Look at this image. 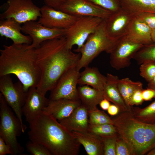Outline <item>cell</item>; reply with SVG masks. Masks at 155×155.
I'll return each mask as SVG.
<instances>
[{
  "label": "cell",
  "instance_id": "obj_1",
  "mask_svg": "<svg viewBox=\"0 0 155 155\" xmlns=\"http://www.w3.org/2000/svg\"><path fill=\"white\" fill-rule=\"evenodd\" d=\"M36 62L41 75L36 88L45 95L51 91L62 75L77 65L81 57L66 46L65 36L47 40L35 48Z\"/></svg>",
  "mask_w": 155,
  "mask_h": 155
},
{
  "label": "cell",
  "instance_id": "obj_2",
  "mask_svg": "<svg viewBox=\"0 0 155 155\" xmlns=\"http://www.w3.org/2000/svg\"><path fill=\"white\" fill-rule=\"evenodd\" d=\"M30 141L41 144L52 155H78L81 144L72 132L53 116L43 113L28 122Z\"/></svg>",
  "mask_w": 155,
  "mask_h": 155
},
{
  "label": "cell",
  "instance_id": "obj_3",
  "mask_svg": "<svg viewBox=\"0 0 155 155\" xmlns=\"http://www.w3.org/2000/svg\"><path fill=\"white\" fill-rule=\"evenodd\" d=\"M0 50V77L15 75L28 92L36 87L40 80L41 72L37 65L35 49L30 44L4 45Z\"/></svg>",
  "mask_w": 155,
  "mask_h": 155
},
{
  "label": "cell",
  "instance_id": "obj_4",
  "mask_svg": "<svg viewBox=\"0 0 155 155\" xmlns=\"http://www.w3.org/2000/svg\"><path fill=\"white\" fill-rule=\"evenodd\" d=\"M119 135L127 143L133 155L146 154L155 147V125L139 121L131 111L111 117Z\"/></svg>",
  "mask_w": 155,
  "mask_h": 155
},
{
  "label": "cell",
  "instance_id": "obj_5",
  "mask_svg": "<svg viewBox=\"0 0 155 155\" xmlns=\"http://www.w3.org/2000/svg\"><path fill=\"white\" fill-rule=\"evenodd\" d=\"M117 41L112 40L108 36L104 20L96 31L89 36L83 46L75 50V51L81 54L77 65L78 69L80 70L88 66L93 60L103 52L110 54Z\"/></svg>",
  "mask_w": 155,
  "mask_h": 155
},
{
  "label": "cell",
  "instance_id": "obj_6",
  "mask_svg": "<svg viewBox=\"0 0 155 155\" xmlns=\"http://www.w3.org/2000/svg\"><path fill=\"white\" fill-rule=\"evenodd\" d=\"M11 109L0 93V137L10 146L13 155H22L24 149L18 142L17 138L26 130Z\"/></svg>",
  "mask_w": 155,
  "mask_h": 155
},
{
  "label": "cell",
  "instance_id": "obj_7",
  "mask_svg": "<svg viewBox=\"0 0 155 155\" xmlns=\"http://www.w3.org/2000/svg\"><path fill=\"white\" fill-rule=\"evenodd\" d=\"M0 91L26 130L27 127L23 121L22 108L27 92L25 90L23 84L19 81L14 83L10 75L0 76Z\"/></svg>",
  "mask_w": 155,
  "mask_h": 155
},
{
  "label": "cell",
  "instance_id": "obj_8",
  "mask_svg": "<svg viewBox=\"0 0 155 155\" xmlns=\"http://www.w3.org/2000/svg\"><path fill=\"white\" fill-rule=\"evenodd\" d=\"M104 19L99 17L81 16L69 28L66 29L65 36L66 46L71 49L74 45L77 49L82 47L89 36L94 32Z\"/></svg>",
  "mask_w": 155,
  "mask_h": 155
},
{
  "label": "cell",
  "instance_id": "obj_9",
  "mask_svg": "<svg viewBox=\"0 0 155 155\" xmlns=\"http://www.w3.org/2000/svg\"><path fill=\"white\" fill-rule=\"evenodd\" d=\"M6 9L0 14V19H13L20 24L36 21L41 16L40 8L32 0H8Z\"/></svg>",
  "mask_w": 155,
  "mask_h": 155
},
{
  "label": "cell",
  "instance_id": "obj_10",
  "mask_svg": "<svg viewBox=\"0 0 155 155\" xmlns=\"http://www.w3.org/2000/svg\"><path fill=\"white\" fill-rule=\"evenodd\" d=\"M80 71L76 66L65 72L50 91L49 99L80 100L77 87Z\"/></svg>",
  "mask_w": 155,
  "mask_h": 155
},
{
  "label": "cell",
  "instance_id": "obj_11",
  "mask_svg": "<svg viewBox=\"0 0 155 155\" xmlns=\"http://www.w3.org/2000/svg\"><path fill=\"white\" fill-rule=\"evenodd\" d=\"M144 45L127 38L125 36L119 39L110 54V63L117 70L129 67L131 60Z\"/></svg>",
  "mask_w": 155,
  "mask_h": 155
},
{
  "label": "cell",
  "instance_id": "obj_12",
  "mask_svg": "<svg viewBox=\"0 0 155 155\" xmlns=\"http://www.w3.org/2000/svg\"><path fill=\"white\" fill-rule=\"evenodd\" d=\"M135 16V12L122 7L117 11L111 13L108 18L104 20L108 36L115 41L125 36Z\"/></svg>",
  "mask_w": 155,
  "mask_h": 155
},
{
  "label": "cell",
  "instance_id": "obj_13",
  "mask_svg": "<svg viewBox=\"0 0 155 155\" xmlns=\"http://www.w3.org/2000/svg\"><path fill=\"white\" fill-rule=\"evenodd\" d=\"M59 10L73 16L108 18L111 13L88 0H65Z\"/></svg>",
  "mask_w": 155,
  "mask_h": 155
},
{
  "label": "cell",
  "instance_id": "obj_14",
  "mask_svg": "<svg viewBox=\"0 0 155 155\" xmlns=\"http://www.w3.org/2000/svg\"><path fill=\"white\" fill-rule=\"evenodd\" d=\"M66 30L65 29L49 28L35 21L27 22L22 26V31L28 35L32 39L30 46L35 49L45 41L64 36Z\"/></svg>",
  "mask_w": 155,
  "mask_h": 155
},
{
  "label": "cell",
  "instance_id": "obj_15",
  "mask_svg": "<svg viewBox=\"0 0 155 155\" xmlns=\"http://www.w3.org/2000/svg\"><path fill=\"white\" fill-rule=\"evenodd\" d=\"M40 11L38 22L50 28L67 29L81 17L70 15L45 5L40 7Z\"/></svg>",
  "mask_w": 155,
  "mask_h": 155
},
{
  "label": "cell",
  "instance_id": "obj_16",
  "mask_svg": "<svg viewBox=\"0 0 155 155\" xmlns=\"http://www.w3.org/2000/svg\"><path fill=\"white\" fill-rule=\"evenodd\" d=\"M49 99L40 92L36 87L28 90L24 104L22 108L23 114L29 122L43 112Z\"/></svg>",
  "mask_w": 155,
  "mask_h": 155
},
{
  "label": "cell",
  "instance_id": "obj_17",
  "mask_svg": "<svg viewBox=\"0 0 155 155\" xmlns=\"http://www.w3.org/2000/svg\"><path fill=\"white\" fill-rule=\"evenodd\" d=\"M81 104V100L66 99L49 100L43 112L53 116L58 121L69 116Z\"/></svg>",
  "mask_w": 155,
  "mask_h": 155
},
{
  "label": "cell",
  "instance_id": "obj_18",
  "mask_svg": "<svg viewBox=\"0 0 155 155\" xmlns=\"http://www.w3.org/2000/svg\"><path fill=\"white\" fill-rule=\"evenodd\" d=\"M21 24L12 18L1 20L0 21V34L1 36L10 39L16 44H30V37L23 34Z\"/></svg>",
  "mask_w": 155,
  "mask_h": 155
},
{
  "label": "cell",
  "instance_id": "obj_19",
  "mask_svg": "<svg viewBox=\"0 0 155 155\" xmlns=\"http://www.w3.org/2000/svg\"><path fill=\"white\" fill-rule=\"evenodd\" d=\"M58 121L71 132L87 131L89 125L88 111L81 104L69 116Z\"/></svg>",
  "mask_w": 155,
  "mask_h": 155
},
{
  "label": "cell",
  "instance_id": "obj_20",
  "mask_svg": "<svg viewBox=\"0 0 155 155\" xmlns=\"http://www.w3.org/2000/svg\"><path fill=\"white\" fill-rule=\"evenodd\" d=\"M152 30L136 16L133 18L125 36L128 39L143 45L153 43L151 38Z\"/></svg>",
  "mask_w": 155,
  "mask_h": 155
},
{
  "label": "cell",
  "instance_id": "obj_21",
  "mask_svg": "<svg viewBox=\"0 0 155 155\" xmlns=\"http://www.w3.org/2000/svg\"><path fill=\"white\" fill-rule=\"evenodd\" d=\"M107 82L102 90L104 98L113 103L119 108V113L128 111L119 90V78L117 75L107 73Z\"/></svg>",
  "mask_w": 155,
  "mask_h": 155
},
{
  "label": "cell",
  "instance_id": "obj_22",
  "mask_svg": "<svg viewBox=\"0 0 155 155\" xmlns=\"http://www.w3.org/2000/svg\"><path fill=\"white\" fill-rule=\"evenodd\" d=\"M72 132L88 155H103V143L101 137L88 131Z\"/></svg>",
  "mask_w": 155,
  "mask_h": 155
},
{
  "label": "cell",
  "instance_id": "obj_23",
  "mask_svg": "<svg viewBox=\"0 0 155 155\" xmlns=\"http://www.w3.org/2000/svg\"><path fill=\"white\" fill-rule=\"evenodd\" d=\"M80 73L78 84L80 86L87 85L95 89L102 90L107 82V78L102 74L96 67H85Z\"/></svg>",
  "mask_w": 155,
  "mask_h": 155
},
{
  "label": "cell",
  "instance_id": "obj_24",
  "mask_svg": "<svg viewBox=\"0 0 155 155\" xmlns=\"http://www.w3.org/2000/svg\"><path fill=\"white\" fill-rule=\"evenodd\" d=\"M78 90L81 104L88 111L97 108V105L104 98L102 90L95 89L87 85L78 86Z\"/></svg>",
  "mask_w": 155,
  "mask_h": 155
},
{
  "label": "cell",
  "instance_id": "obj_25",
  "mask_svg": "<svg viewBox=\"0 0 155 155\" xmlns=\"http://www.w3.org/2000/svg\"><path fill=\"white\" fill-rule=\"evenodd\" d=\"M118 86L128 111H131V106L129 104L131 97L135 90L143 88V84L140 82L133 81L128 78H125L119 79Z\"/></svg>",
  "mask_w": 155,
  "mask_h": 155
},
{
  "label": "cell",
  "instance_id": "obj_26",
  "mask_svg": "<svg viewBox=\"0 0 155 155\" xmlns=\"http://www.w3.org/2000/svg\"><path fill=\"white\" fill-rule=\"evenodd\" d=\"M121 7L135 12L155 13V0H119Z\"/></svg>",
  "mask_w": 155,
  "mask_h": 155
},
{
  "label": "cell",
  "instance_id": "obj_27",
  "mask_svg": "<svg viewBox=\"0 0 155 155\" xmlns=\"http://www.w3.org/2000/svg\"><path fill=\"white\" fill-rule=\"evenodd\" d=\"M131 112L134 117L141 122L155 125V100L143 108L131 106Z\"/></svg>",
  "mask_w": 155,
  "mask_h": 155
},
{
  "label": "cell",
  "instance_id": "obj_28",
  "mask_svg": "<svg viewBox=\"0 0 155 155\" xmlns=\"http://www.w3.org/2000/svg\"><path fill=\"white\" fill-rule=\"evenodd\" d=\"M133 59L140 65L146 61L155 63V43L144 45L135 54Z\"/></svg>",
  "mask_w": 155,
  "mask_h": 155
},
{
  "label": "cell",
  "instance_id": "obj_29",
  "mask_svg": "<svg viewBox=\"0 0 155 155\" xmlns=\"http://www.w3.org/2000/svg\"><path fill=\"white\" fill-rule=\"evenodd\" d=\"M88 131L100 137L118 134L117 129L112 124L94 125L89 124Z\"/></svg>",
  "mask_w": 155,
  "mask_h": 155
},
{
  "label": "cell",
  "instance_id": "obj_30",
  "mask_svg": "<svg viewBox=\"0 0 155 155\" xmlns=\"http://www.w3.org/2000/svg\"><path fill=\"white\" fill-rule=\"evenodd\" d=\"M89 124L94 125L105 124L113 125L111 118L104 111L98 109L97 108L88 111Z\"/></svg>",
  "mask_w": 155,
  "mask_h": 155
},
{
  "label": "cell",
  "instance_id": "obj_31",
  "mask_svg": "<svg viewBox=\"0 0 155 155\" xmlns=\"http://www.w3.org/2000/svg\"><path fill=\"white\" fill-rule=\"evenodd\" d=\"M140 75L148 82L155 76V63L146 61L141 64L140 67Z\"/></svg>",
  "mask_w": 155,
  "mask_h": 155
},
{
  "label": "cell",
  "instance_id": "obj_32",
  "mask_svg": "<svg viewBox=\"0 0 155 155\" xmlns=\"http://www.w3.org/2000/svg\"><path fill=\"white\" fill-rule=\"evenodd\" d=\"M93 3L107 10L111 13L116 12L121 8L119 0H88Z\"/></svg>",
  "mask_w": 155,
  "mask_h": 155
},
{
  "label": "cell",
  "instance_id": "obj_33",
  "mask_svg": "<svg viewBox=\"0 0 155 155\" xmlns=\"http://www.w3.org/2000/svg\"><path fill=\"white\" fill-rule=\"evenodd\" d=\"M118 133L101 137L103 143V155H116V145Z\"/></svg>",
  "mask_w": 155,
  "mask_h": 155
},
{
  "label": "cell",
  "instance_id": "obj_34",
  "mask_svg": "<svg viewBox=\"0 0 155 155\" xmlns=\"http://www.w3.org/2000/svg\"><path fill=\"white\" fill-rule=\"evenodd\" d=\"M26 148L28 152L32 155H52L45 147L31 141L27 143Z\"/></svg>",
  "mask_w": 155,
  "mask_h": 155
},
{
  "label": "cell",
  "instance_id": "obj_35",
  "mask_svg": "<svg viewBox=\"0 0 155 155\" xmlns=\"http://www.w3.org/2000/svg\"><path fill=\"white\" fill-rule=\"evenodd\" d=\"M116 155H133L127 143L118 134L116 145Z\"/></svg>",
  "mask_w": 155,
  "mask_h": 155
},
{
  "label": "cell",
  "instance_id": "obj_36",
  "mask_svg": "<svg viewBox=\"0 0 155 155\" xmlns=\"http://www.w3.org/2000/svg\"><path fill=\"white\" fill-rule=\"evenodd\" d=\"M135 12L136 17L145 23L152 30L155 29V13Z\"/></svg>",
  "mask_w": 155,
  "mask_h": 155
},
{
  "label": "cell",
  "instance_id": "obj_37",
  "mask_svg": "<svg viewBox=\"0 0 155 155\" xmlns=\"http://www.w3.org/2000/svg\"><path fill=\"white\" fill-rule=\"evenodd\" d=\"M143 89V88L137 89L133 92L129 101L130 106L139 105L142 104L144 101L142 94V91Z\"/></svg>",
  "mask_w": 155,
  "mask_h": 155
},
{
  "label": "cell",
  "instance_id": "obj_38",
  "mask_svg": "<svg viewBox=\"0 0 155 155\" xmlns=\"http://www.w3.org/2000/svg\"><path fill=\"white\" fill-rule=\"evenodd\" d=\"M10 154L13 155L11 148L7 144L4 140L0 137V155Z\"/></svg>",
  "mask_w": 155,
  "mask_h": 155
},
{
  "label": "cell",
  "instance_id": "obj_39",
  "mask_svg": "<svg viewBox=\"0 0 155 155\" xmlns=\"http://www.w3.org/2000/svg\"><path fill=\"white\" fill-rule=\"evenodd\" d=\"M142 94L144 101H150L155 98V90L148 88L146 89H143Z\"/></svg>",
  "mask_w": 155,
  "mask_h": 155
},
{
  "label": "cell",
  "instance_id": "obj_40",
  "mask_svg": "<svg viewBox=\"0 0 155 155\" xmlns=\"http://www.w3.org/2000/svg\"><path fill=\"white\" fill-rule=\"evenodd\" d=\"M45 5L56 9L59 10L60 8L65 0H43Z\"/></svg>",
  "mask_w": 155,
  "mask_h": 155
},
{
  "label": "cell",
  "instance_id": "obj_41",
  "mask_svg": "<svg viewBox=\"0 0 155 155\" xmlns=\"http://www.w3.org/2000/svg\"><path fill=\"white\" fill-rule=\"evenodd\" d=\"M109 115L114 116L117 115L119 112V108L115 104H111L107 110Z\"/></svg>",
  "mask_w": 155,
  "mask_h": 155
},
{
  "label": "cell",
  "instance_id": "obj_42",
  "mask_svg": "<svg viewBox=\"0 0 155 155\" xmlns=\"http://www.w3.org/2000/svg\"><path fill=\"white\" fill-rule=\"evenodd\" d=\"M101 108L104 110H107L110 105L109 101L106 98H104L99 104Z\"/></svg>",
  "mask_w": 155,
  "mask_h": 155
},
{
  "label": "cell",
  "instance_id": "obj_43",
  "mask_svg": "<svg viewBox=\"0 0 155 155\" xmlns=\"http://www.w3.org/2000/svg\"><path fill=\"white\" fill-rule=\"evenodd\" d=\"M147 88L155 90V76L152 80L148 82Z\"/></svg>",
  "mask_w": 155,
  "mask_h": 155
},
{
  "label": "cell",
  "instance_id": "obj_44",
  "mask_svg": "<svg viewBox=\"0 0 155 155\" xmlns=\"http://www.w3.org/2000/svg\"><path fill=\"white\" fill-rule=\"evenodd\" d=\"M151 38L153 42L155 43V29L152 30Z\"/></svg>",
  "mask_w": 155,
  "mask_h": 155
},
{
  "label": "cell",
  "instance_id": "obj_45",
  "mask_svg": "<svg viewBox=\"0 0 155 155\" xmlns=\"http://www.w3.org/2000/svg\"><path fill=\"white\" fill-rule=\"evenodd\" d=\"M147 155H155V147L149 151L146 154Z\"/></svg>",
  "mask_w": 155,
  "mask_h": 155
}]
</instances>
